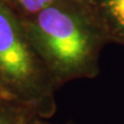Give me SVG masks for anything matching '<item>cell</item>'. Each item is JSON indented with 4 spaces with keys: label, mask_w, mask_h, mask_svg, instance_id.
I'll list each match as a JSON object with an SVG mask.
<instances>
[{
    "label": "cell",
    "mask_w": 124,
    "mask_h": 124,
    "mask_svg": "<svg viewBox=\"0 0 124 124\" xmlns=\"http://www.w3.org/2000/svg\"><path fill=\"white\" fill-rule=\"evenodd\" d=\"M21 21L57 89L98 75L108 39L82 0H59Z\"/></svg>",
    "instance_id": "6da1fadb"
},
{
    "label": "cell",
    "mask_w": 124,
    "mask_h": 124,
    "mask_svg": "<svg viewBox=\"0 0 124 124\" xmlns=\"http://www.w3.org/2000/svg\"><path fill=\"white\" fill-rule=\"evenodd\" d=\"M20 18H26L39 13L59 0H3Z\"/></svg>",
    "instance_id": "5b68a950"
},
{
    "label": "cell",
    "mask_w": 124,
    "mask_h": 124,
    "mask_svg": "<svg viewBox=\"0 0 124 124\" xmlns=\"http://www.w3.org/2000/svg\"><path fill=\"white\" fill-rule=\"evenodd\" d=\"M25 124H55V123H51V122H48L46 119L44 118H40L38 116L35 115H32L27 119V121ZM68 124V123H67Z\"/></svg>",
    "instance_id": "8992f818"
},
{
    "label": "cell",
    "mask_w": 124,
    "mask_h": 124,
    "mask_svg": "<svg viewBox=\"0 0 124 124\" xmlns=\"http://www.w3.org/2000/svg\"><path fill=\"white\" fill-rule=\"evenodd\" d=\"M108 42L124 46V0H82Z\"/></svg>",
    "instance_id": "3957f363"
},
{
    "label": "cell",
    "mask_w": 124,
    "mask_h": 124,
    "mask_svg": "<svg viewBox=\"0 0 124 124\" xmlns=\"http://www.w3.org/2000/svg\"><path fill=\"white\" fill-rule=\"evenodd\" d=\"M32 115L29 108L16 100L0 99V124H25Z\"/></svg>",
    "instance_id": "277c9868"
},
{
    "label": "cell",
    "mask_w": 124,
    "mask_h": 124,
    "mask_svg": "<svg viewBox=\"0 0 124 124\" xmlns=\"http://www.w3.org/2000/svg\"><path fill=\"white\" fill-rule=\"evenodd\" d=\"M0 87L40 118L56 113L58 90L46 65L29 41L21 18L0 0Z\"/></svg>",
    "instance_id": "7a4b0ae2"
},
{
    "label": "cell",
    "mask_w": 124,
    "mask_h": 124,
    "mask_svg": "<svg viewBox=\"0 0 124 124\" xmlns=\"http://www.w3.org/2000/svg\"><path fill=\"white\" fill-rule=\"evenodd\" d=\"M0 99H8L5 96V94L3 93V91H2V89H1V87H0Z\"/></svg>",
    "instance_id": "52a82bcc"
}]
</instances>
